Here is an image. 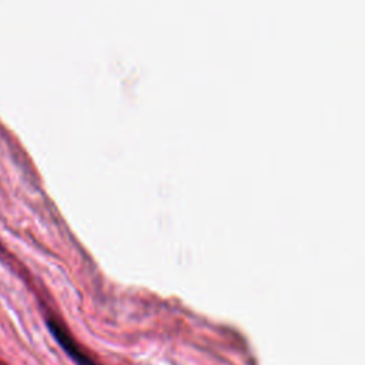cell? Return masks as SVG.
<instances>
[{
  "label": "cell",
  "mask_w": 365,
  "mask_h": 365,
  "mask_svg": "<svg viewBox=\"0 0 365 365\" xmlns=\"http://www.w3.org/2000/svg\"><path fill=\"white\" fill-rule=\"evenodd\" d=\"M47 327L56 341L60 344V346L66 351V354L78 365H98L71 336L68 329L56 318L50 317L47 319Z\"/></svg>",
  "instance_id": "1"
}]
</instances>
